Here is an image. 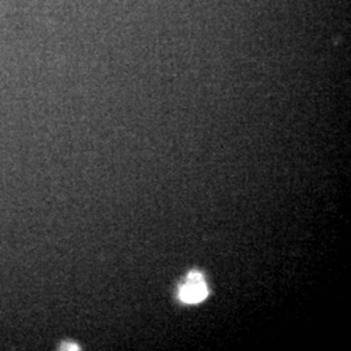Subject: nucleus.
<instances>
[{"mask_svg": "<svg viewBox=\"0 0 351 351\" xmlns=\"http://www.w3.org/2000/svg\"><path fill=\"white\" fill-rule=\"evenodd\" d=\"M207 294L208 290L199 272H191L180 290V298L185 303H199Z\"/></svg>", "mask_w": 351, "mask_h": 351, "instance_id": "nucleus-1", "label": "nucleus"}]
</instances>
